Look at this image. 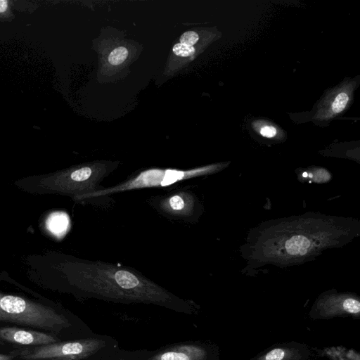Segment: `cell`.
Masks as SVG:
<instances>
[{"instance_id":"13","label":"cell","mask_w":360,"mask_h":360,"mask_svg":"<svg viewBox=\"0 0 360 360\" xmlns=\"http://www.w3.org/2000/svg\"><path fill=\"white\" fill-rule=\"evenodd\" d=\"M172 51L176 56L189 57L195 53V48L181 43H178L173 46Z\"/></svg>"},{"instance_id":"5","label":"cell","mask_w":360,"mask_h":360,"mask_svg":"<svg viewBox=\"0 0 360 360\" xmlns=\"http://www.w3.org/2000/svg\"><path fill=\"white\" fill-rule=\"evenodd\" d=\"M105 345L103 340L85 338L25 347L11 354L25 360H80L91 356Z\"/></svg>"},{"instance_id":"15","label":"cell","mask_w":360,"mask_h":360,"mask_svg":"<svg viewBox=\"0 0 360 360\" xmlns=\"http://www.w3.org/2000/svg\"><path fill=\"white\" fill-rule=\"evenodd\" d=\"M344 309L349 313L356 314L360 311V302L353 298H347L343 302Z\"/></svg>"},{"instance_id":"7","label":"cell","mask_w":360,"mask_h":360,"mask_svg":"<svg viewBox=\"0 0 360 360\" xmlns=\"http://www.w3.org/2000/svg\"><path fill=\"white\" fill-rule=\"evenodd\" d=\"M0 339L11 343L31 347L58 342V339L51 334L12 326L0 328Z\"/></svg>"},{"instance_id":"14","label":"cell","mask_w":360,"mask_h":360,"mask_svg":"<svg viewBox=\"0 0 360 360\" xmlns=\"http://www.w3.org/2000/svg\"><path fill=\"white\" fill-rule=\"evenodd\" d=\"M199 39L198 34L193 31H187L180 37L179 43L193 46Z\"/></svg>"},{"instance_id":"6","label":"cell","mask_w":360,"mask_h":360,"mask_svg":"<svg viewBox=\"0 0 360 360\" xmlns=\"http://www.w3.org/2000/svg\"><path fill=\"white\" fill-rule=\"evenodd\" d=\"M149 202L160 213L174 219L189 221L195 217L196 211H199L195 195L186 190L154 197Z\"/></svg>"},{"instance_id":"11","label":"cell","mask_w":360,"mask_h":360,"mask_svg":"<svg viewBox=\"0 0 360 360\" xmlns=\"http://www.w3.org/2000/svg\"><path fill=\"white\" fill-rule=\"evenodd\" d=\"M128 56V51L124 46L113 49L108 56V62L113 65H118L124 62Z\"/></svg>"},{"instance_id":"3","label":"cell","mask_w":360,"mask_h":360,"mask_svg":"<svg viewBox=\"0 0 360 360\" xmlns=\"http://www.w3.org/2000/svg\"><path fill=\"white\" fill-rule=\"evenodd\" d=\"M0 321L54 333L71 326L65 316L52 308L11 295H0Z\"/></svg>"},{"instance_id":"10","label":"cell","mask_w":360,"mask_h":360,"mask_svg":"<svg viewBox=\"0 0 360 360\" xmlns=\"http://www.w3.org/2000/svg\"><path fill=\"white\" fill-rule=\"evenodd\" d=\"M68 219L64 213L52 214L47 220L48 229L54 234H62L67 229Z\"/></svg>"},{"instance_id":"4","label":"cell","mask_w":360,"mask_h":360,"mask_svg":"<svg viewBox=\"0 0 360 360\" xmlns=\"http://www.w3.org/2000/svg\"><path fill=\"white\" fill-rule=\"evenodd\" d=\"M219 167V165H217L189 170L150 169L140 172L134 177L117 186L95 191L89 195L85 199L91 200L98 197L134 189L167 186L182 180L212 173L218 170Z\"/></svg>"},{"instance_id":"19","label":"cell","mask_w":360,"mask_h":360,"mask_svg":"<svg viewBox=\"0 0 360 360\" xmlns=\"http://www.w3.org/2000/svg\"><path fill=\"white\" fill-rule=\"evenodd\" d=\"M7 9V1L0 0V12L3 13Z\"/></svg>"},{"instance_id":"1","label":"cell","mask_w":360,"mask_h":360,"mask_svg":"<svg viewBox=\"0 0 360 360\" xmlns=\"http://www.w3.org/2000/svg\"><path fill=\"white\" fill-rule=\"evenodd\" d=\"M266 228L257 237L256 255L264 262L281 264L298 261L337 245L338 236L349 233L344 231L342 221L322 217L287 219Z\"/></svg>"},{"instance_id":"2","label":"cell","mask_w":360,"mask_h":360,"mask_svg":"<svg viewBox=\"0 0 360 360\" xmlns=\"http://www.w3.org/2000/svg\"><path fill=\"white\" fill-rule=\"evenodd\" d=\"M76 285L87 295L120 302L167 306L177 298L134 269L101 261L82 262Z\"/></svg>"},{"instance_id":"16","label":"cell","mask_w":360,"mask_h":360,"mask_svg":"<svg viewBox=\"0 0 360 360\" xmlns=\"http://www.w3.org/2000/svg\"><path fill=\"white\" fill-rule=\"evenodd\" d=\"M315 172L316 173H311L312 175L311 179L316 182H326L330 179V175L324 169H319Z\"/></svg>"},{"instance_id":"8","label":"cell","mask_w":360,"mask_h":360,"mask_svg":"<svg viewBox=\"0 0 360 360\" xmlns=\"http://www.w3.org/2000/svg\"><path fill=\"white\" fill-rule=\"evenodd\" d=\"M203 356L202 349L191 345H181L156 354L149 360H201Z\"/></svg>"},{"instance_id":"9","label":"cell","mask_w":360,"mask_h":360,"mask_svg":"<svg viewBox=\"0 0 360 360\" xmlns=\"http://www.w3.org/2000/svg\"><path fill=\"white\" fill-rule=\"evenodd\" d=\"M331 96L327 101L326 108L323 110L326 117H333L343 112L350 101L349 90L340 89Z\"/></svg>"},{"instance_id":"18","label":"cell","mask_w":360,"mask_h":360,"mask_svg":"<svg viewBox=\"0 0 360 360\" xmlns=\"http://www.w3.org/2000/svg\"><path fill=\"white\" fill-rule=\"evenodd\" d=\"M15 356L13 354H1L0 360H13Z\"/></svg>"},{"instance_id":"12","label":"cell","mask_w":360,"mask_h":360,"mask_svg":"<svg viewBox=\"0 0 360 360\" xmlns=\"http://www.w3.org/2000/svg\"><path fill=\"white\" fill-rule=\"evenodd\" d=\"M258 132L264 137L266 138H274L278 134L277 127L272 124L266 122L262 123L257 128Z\"/></svg>"},{"instance_id":"17","label":"cell","mask_w":360,"mask_h":360,"mask_svg":"<svg viewBox=\"0 0 360 360\" xmlns=\"http://www.w3.org/2000/svg\"><path fill=\"white\" fill-rule=\"evenodd\" d=\"M284 356V352L281 349H274L266 356V360H281Z\"/></svg>"}]
</instances>
